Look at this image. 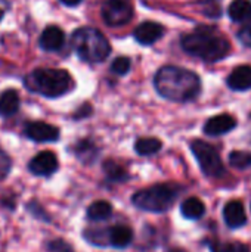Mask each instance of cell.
<instances>
[{
	"label": "cell",
	"instance_id": "cell-30",
	"mask_svg": "<svg viewBox=\"0 0 251 252\" xmlns=\"http://www.w3.org/2000/svg\"><path fill=\"white\" fill-rule=\"evenodd\" d=\"M1 18H3V12L0 10V21H1Z\"/></svg>",
	"mask_w": 251,
	"mask_h": 252
},
{
	"label": "cell",
	"instance_id": "cell-20",
	"mask_svg": "<svg viewBox=\"0 0 251 252\" xmlns=\"http://www.w3.org/2000/svg\"><path fill=\"white\" fill-rule=\"evenodd\" d=\"M112 214V205L107 201H96L87 208V219L90 221H102Z\"/></svg>",
	"mask_w": 251,
	"mask_h": 252
},
{
	"label": "cell",
	"instance_id": "cell-4",
	"mask_svg": "<svg viewBox=\"0 0 251 252\" xmlns=\"http://www.w3.org/2000/svg\"><path fill=\"white\" fill-rule=\"evenodd\" d=\"M71 46L83 61L90 63L102 62L111 53L109 41L99 30L92 27L75 30L71 37Z\"/></svg>",
	"mask_w": 251,
	"mask_h": 252
},
{
	"label": "cell",
	"instance_id": "cell-6",
	"mask_svg": "<svg viewBox=\"0 0 251 252\" xmlns=\"http://www.w3.org/2000/svg\"><path fill=\"white\" fill-rule=\"evenodd\" d=\"M191 151L201 167V171L209 177H222L225 174V167L219 151L203 140H194L191 143Z\"/></svg>",
	"mask_w": 251,
	"mask_h": 252
},
{
	"label": "cell",
	"instance_id": "cell-26",
	"mask_svg": "<svg viewBox=\"0 0 251 252\" xmlns=\"http://www.w3.org/2000/svg\"><path fill=\"white\" fill-rule=\"evenodd\" d=\"M10 165H12V162H10V158L0 149V182L9 174V171H10Z\"/></svg>",
	"mask_w": 251,
	"mask_h": 252
},
{
	"label": "cell",
	"instance_id": "cell-24",
	"mask_svg": "<svg viewBox=\"0 0 251 252\" xmlns=\"http://www.w3.org/2000/svg\"><path fill=\"white\" fill-rule=\"evenodd\" d=\"M212 252H250L249 247L240 242H229V244H222V242H213L210 244Z\"/></svg>",
	"mask_w": 251,
	"mask_h": 252
},
{
	"label": "cell",
	"instance_id": "cell-8",
	"mask_svg": "<svg viewBox=\"0 0 251 252\" xmlns=\"http://www.w3.org/2000/svg\"><path fill=\"white\" fill-rule=\"evenodd\" d=\"M24 133L28 139L34 142H55L59 139V130L55 126H50L43 121L27 123Z\"/></svg>",
	"mask_w": 251,
	"mask_h": 252
},
{
	"label": "cell",
	"instance_id": "cell-13",
	"mask_svg": "<svg viewBox=\"0 0 251 252\" xmlns=\"http://www.w3.org/2000/svg\"><path fill=\"white\" fill-rule=\"evenodd\" d=\"M64 41H65V34L56 25H50V27L44 28L40 35V46H41V49H44L47 52L59 50L64 46Z\"/></svg>",
	"mask_w": 251,
	"mask_h": 252
},
{
	"label": "cell",
	"instance_id": "cell-3",
	"mask_svg": "<svg viewBox=\"0 0 251 252\" xmlns=\"http://www.w3.org/2000/svg\"><path fill=\"white\" fill-rule=\"evenodd\" d=\"M25 84L30 90L46 97H59L74 87L71 75L59 68H38L27 75Z\"/></svg>",
	"mask_w": 251,
	"mask_h": 252
},
{
	"label": "cell",
	"instance_id": "cell-10",
	"mask_svg": "<svg viewBox=\"0 0 251 252\" xmlns=\"http://www.w3.org/2000/svg\"><path fill=\"white\" fill-rule=\"evenodd\" d=\"M237 127V120L229 115V114H220L216 117H212L206 126H204V133L209 136H222L229 131H232Z\"/></svg>",
	"mask_w": 251,
	"mask_h": 252
},
{
	"label": "cell",
	"instance_id": "cell-22",
	"mask_svg": "<svg viewBox=\"0 0 251 252\" xmlns=\"http://www.w3.org/2000/svg\"><path fill=\"white\" fill-rule=\"evenodd\" d=\"M163 143L155 139V137H143V139H139L135 145V149L139 155L142 157H149V155H154L157 154L160 149H161Z\"/></svg>",
	"mask_w": 251,
	"mask_h": 252
},
{
	"label": "cell",
	"instance_id": "cell-7",
	"mask_svg": "<svg viewBox=\"0 0 251 252\" xmlns=\"http://www.w3.org/2000/svg\"><path fill=\"white\" fill-rule=\"evenodd\" d=\"M133 16L130 0H107L102 6V18L109 27L126 25Z\"/></svg>",
	"mask_w": 251,
	"mask_h": 252
},
{
	"label": "cell",
	"instance_id": "cell-12",
	"mask_svg": "<svg viewBox=\"0 0 251 252\" xmlns=\"http://www.w3.org/2000/svg\"><path fill=\"white\" fill-rule=\"evenodd\" d=\"M163 32H164V28L160 24L148 21V22H143V24H141V25L136 27V30H135V38L141 44L149 46V44L155 43L157 40H160L163 37Z\"/></svg>",
	"mask_w": 251,
	"mask_h": 252
},
{
	"label": "cell",
	"instance_id": "cell-16",
	"mask_svg": "<svg viewBox=\"0 0 251 252\" xmlns=\"http://www.w3.org/2000/svg\"><path fill=\"white\" fill-rule=\"evenodd\" d=\"M19 94L16 90L9 89L4 90L0 94V115L1 117H10L13 114H16V111L19 109Z\"/></svg>",
	"mask_w": 251,
	"mask_h": 252
},
{
	"label": "cell",
	"instance_id": "cell-31",
	"mask_svg": "<svg viewBox=\"0 0 251 252\" xmlns=\"http://www.w3.org/2000/svg\"><path fill=\"white\" fill-rule=\"evenodd\" d=\"M204 1H215V0H204Z\"/></svg>",
	"mask_w": 251,
	"mask_h": 252
},
{
	"label": "cell",
	"instance_id": "cell-14",
	"mask_svg": "<svg viewBox=\"0 0 251 252\" xmlns=\"http://www.w3.org/2000/svg\"><path fill=\"white\" fill-rule=\"evenodd\" d=\"M107 239L108 245L114 248H126L132 244L133 232L127 226H112L107 229Z\"/></svg>",
	"mask_w": 251,
	"mask_h": 252
},
{
	"label": "cell",
	"instance_id": "cell-19",
	"mask_svg": "<svg viewBox=\"0 0 251 252\" xmlns=\"http://www.w3.org/2000/svg\"><path fill=\"white\" fill-rule=\"evenodd\" d=\"M229 16L235 22H244L251 19V3L249 0H234L229 4Z\"/></svg>",
	"mask_w": 251,
	"mask_h": 252
},
{
	"label": "cell",
	"instance_id": "cell-2",
	"mask_svg": "<svg viewBox=\"0 0 251 252\" xmlns=\"http://www.w3.org/2000/svg\"><path fill=\"white\" fill-rule=\"evenodd\" d=\"M182 47L186 53L201 58L207 62L220 61L231 50L229 41L210 27H200L186 34L182 38Z\"/></svg>",
	"mask_w": 251,
	"mask_h": 252
},
{
	"label": "cell",
	"instance_id": "cell-27",
	"mask_svg": "<svg viewBox=\"0 0 251 252\" xmlns=\"http://www.w3.org/2000/svg\"><path fill=\"white\" fill-rule=\"evenodd\" d=\"M238 38H240V41H241L243 44L251 47V21L249 24H246V25L240 30Z\"/></svg>",
	"mask_w": 251,
	"mask_h": 252
},
{
	"label": "cell",
	"instance_id": "cell-15",
	"mask_svg": "<svg viewBox=\"0 0 251 252\" xmlns=\"http://www.w3.org/2000/svg\"><path fill=\"white\" fill-rule=\"evenodd\" d=\"M228 86L232 90L244 92L251 89V66L250 65H241L237 66L228 77Z\"/></svg>",
	"mask_w": 251,
	"mask_h": 252
},
{
	"label": "cell",
	"instance_id": "cell-18",
	"mask_svg": "<svg viewBox=\"0 0 251 252\" xmlns=\"http://www.w3.org/2000/svg\"><path fill=\"white\" fill-rule=\"evenodd\" d=\"M104 173L107 176V179L112 183H124L129 180V173L126 171L124 167H121L117 161L114 159H107L104 162Z\"/></svg>",
	"mask_w": 251,
	"mask_h": 252
},
{
	"label": "cell",
	"instance_id": "cell-11",
	"mask_svg": "<svg viewBox=\"0 0 251 252\" xmlns=\"http://www.w3.org/2000/svg\"><path fill=\"white\" fill-rule=\"evenodd\" d=\"M223 219L228 227L240 229L247 223V214L241 201H231L223 208Z\"/></svg>",
	"mask_w": 251,
	"mask_h": 252
},
{
	"label": "cell",
	"instance_id": "cell-23",
	"mask_svg": "<svg viewBox=\"0 0 251 252\" xmlns=\"http://www.w3.org/2000/svg\"><path fill=\"white\" fill-rule=\"evenodd\" d=\"M229 164L231 167L237 170H247L251 167V152L244 151H235L229 155Z\"/></svg>",
	"mask_w": 251,
	"mask_h": 252
},
{
	"label": "cell",
	"instance_id": "cell-9",
	"mask_svg": "<svg viewBox=\"0 0 251 252\" xmlns=\"http://www.w3.org/2000/svg\"><path fill=\"white\" fill-rule=\"evenodd\" d=\"M28 168L36 176H50L58 168V158L53 152L43 151L30 161Z\"/></svg>",
	"mask_w": 251,
	"mask_h": 252
},
{
	"label": "cell",
	"instance_id": "cell-28",
	"mask_svg": "<svg viewBox=\"0 0 251 252\" xmlns=\"http://www.w3.org/2000/svg\"><path fill=\"white\" fill-rule=\"evenodd\" d=\"M49 248L55 252H71L70 247H68L67 244H64L62 241H55V242H52V244L49 245Z\"/></svg>",
	"mask_w": 251,
	"mask_h": 252
},
{
	"label": "cell",
	"instance_id": "cell-5",
	"mask_svg": "<svg viewBox=\"0 0 251 252\" xmlns=\"http://www.w3.org/2000/svg\"><path fill=\"white\" fill-rule=\"evenodd\" d=\"M180 186L176 183H160L136 192L132 202L136 208L149 213H164L176 201Z\"/></svg>",
	"mask_w": 251,
	"mask_h": 252
},
{
	"label": "cell",
	"instance_id": "cell-1",
	"mask_svg": "<svg viewBox=\"0 0 251 252\" xmlns=\"http://www.w3.org/2000/svg\"><path fill=\"white\" fill-rule=\"evenodd\" d=\"M154 84L163 97L173 102L192 100L201 90V81L195 72L173 65L163 66L157 72Z\"/></svg>",
	"mask_w": 251,
	"mask_h": 252
},
{
	"label": "cell",
	"instance_id": "cell-25",
	"mask_svg": "<svg viewBox=\"0 0 251 252\" xmlns=\"http://www.w3.org/2000/svg\"><path fill=\"white\" fill-rule=\"evenodd\" d=\"M111 69H112V72H115V74H118V75H124V74H127L129 69H130V61H129L127 58H124V56L117 58V59L112 62V65H111Z\"/></svg>",
	"mask_w": 251,
	"mask_h": 252
},
{
	"label": "cell",
	"instance_id": "cell-21",
	"mask_svg": "<svg viewBox=\"0 0 251 252\" xmlns=\"http://www.w3.org/2000/svg\"><path fill=\"white\" fill-rule=\"evenodd\" d=\"M74 154L75 157L81 161V162H92L96 155H98V148L90 142V140H80L75 146H74Z\"/></svg>",
	"mask_w": 251,
	"mask_h": 252
},
{
	"label": "cell",
	"instance_id": "cell-29",
	"mask_svg": "<svg viewBox=\"0 0 251 252\" xmlns=\"http://www.w3.org/2000/svg\"><path fill=\"white\" fill-rule=\"evenodd\" d=\"M61 1L67 6H77L78 3H81V0H61Z\"/></svg>",
	"mask_w": 251,
	"mask_h": 252
},
{
	"label": "cell",
	"instance_id": "cell-17",
	"mask_svg": "<svg viewBox=\"0 0 251 252\" xmlns=\"http://www.w3.org/2000/svg\"><path fill=\"white\" fill-rule=\"evenodd\" d=\"M180 213L188 220H198L206 214V205L198 198H188L182 202Z\"/></svg>",
	"mask_w": 251,
	"mask_h": 252
}]
</instances>
